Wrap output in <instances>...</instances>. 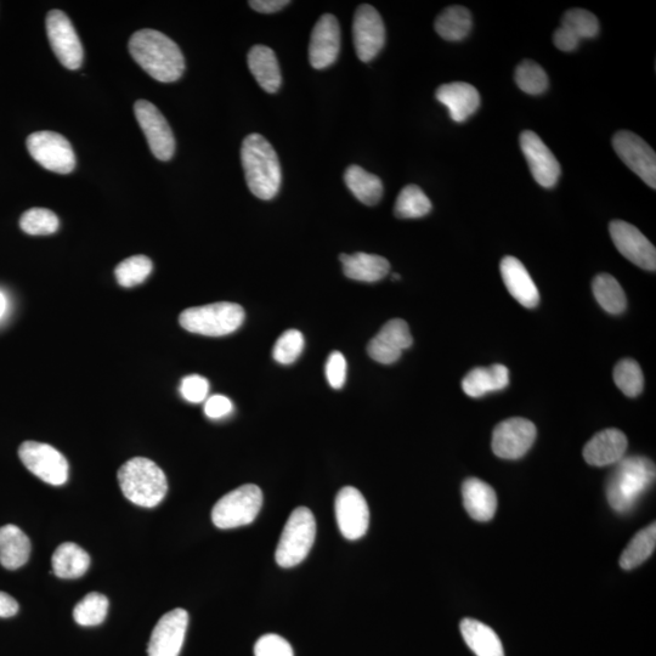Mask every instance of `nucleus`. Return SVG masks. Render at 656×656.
I'll return each mask as SVG.
<instances>
[{
  "mask_svg": "<svg viewBox=\"0 0 656 656\" xmlns=\"http://www.w3.org/2000/svg\"><path fill=\"white\" fill-rule=\"evenodd\" d=\"M336 518L339 530L347 540L365 536L370 525V510L365 497L353 486H346L336 497Z\"/></svg>",
  "mask_w": 656,
  "mask_h": 656,
  "instance_id": "2eb2a0df",
  "label": "nucleus"
},
{
  "mask_svg": "<svg viewBox=\"0 0 656 656\" xmlns=\"http://www.w3.org/2000/svg\"><path fill=\"white\" fill-rule=\"evenodd\" d=\"M152 273V262L146 256H134L117 265L115 275L118 284L132 288L143 284Z\"/></svg>",
  "mask_w": 656,
  "mask_h": 656,
  "instance_id": "ea45409f",
  "label": "nucleus"
},
{
  "mask_svg": "<svg viewBox=\"0 0 656 656\" xmlns=\"http://www.w3.org/2000/svg\"><path fill=\"white\" fill-rule=\"evenodd\" d=\"M439 103L448 107L452 121L462 123L477 112L480 106V95L477 88L465 82L444 84L437 90Z\"/></svg>",
  "mask_w": 656,
  "mask_h": 656,
  "instance_id": "b1692460",
  "label": "nucleus"
},
{
  "mask_svg": "<svg viewBox=\"0 0 656 656\" xmlns=\"http://www.w3.org/2000/svg\"><path fill=\"white\" fill-rule=\"evenodd\" d=\"M463 639L477 656H505L497 633L488 625L474 619H463L460 625Z\"/></svg>",
  "mask_w": 656,
  "mask_h": 656,
  "instance_id": "c756f323",
  "label": "nucleus"
},
{
  "mask_svg": "<svg viewBox=\"0 0 656 656\" xmlns=\"http://www.w3.org/2000/svg\"><path fill=\"white\" fill-rule=\"evenodd\" d=\"M519 141L537 184H540L542 188H553L562 173L561 164L557 161L556 156L552 154L539 135L531 130H525L520 134Z\"/></svg>",
  "mask_w": 656,
  "mask_h": 656,
  "instance_id": "f3484780",
  "label": "nucleus"
},
{
  "mask_svg": "<svg viewBox=\"0 0 656 656\" xmlns=\"http://www.w3.org/2000/svg\"><path fill=\"white\" fill-rule=\"evenodd\" d=\"M263 506V492L259 486H240L220 499L213 507L212 520L217 528L228 530L251 524Z\"/></svg>",
  "mask_w": 656,
  "mask_h": 656,
  "instance_id": "0eeeda50",
  "label": "nucleus"
},
{
  "mask_svg": "<svg viewBox=\"0 0 656 656\" xmlns=\"http://www.w3.org/2000/svg\"><path fill=\"white\" fill-rule=\"evenodd\" d=\"M610 236L618 251L638 268L655 271L656 251L646 236L636 226L614 220L609 225Z\"/></svg>",
  "mask_w": 656,
  "mask_h": 656,
  "instance_id": "dca6fc26",
  "label": "nucleus"
},
{
  "mask_svg": "<svg viewBox=\"0 0 656 656\" xmlns=\"http://www.w3.org/2000/svg\"><path fill=\"white\" fill-rule=\"evenodd\" d=\"M463 505L477 522H490L497 510V496L489 484L477 478L467 479L462 485Z\"/></svg>",
  "mask_w": 656,
  "mask_h": 656,
  "instance_id": "393cba45",
  "label": "nucleus"
},
{
  "mask_svg": "<svg viewBox=\"0 0 656 656\" xmlns=\"http://www.w3.org/2000/svg\"><path fill=\"white\" fill-rule=\"evenodd\" d=\"M655 480L654 463L646 457H624L608 480L609 505L619 513L630 512Z\"/></svg>",
  "mask_w": 656,
  "mask_h": 656,
  "instance_id": "7ed1b4c3",
  "label": "nucleus"
},
{
  "mask_svg": "<svg viewBox=\"0 0 656 656\" xmlns=\"http://www.w3.org/2000/svg\"><path fill=\"white\" fill-rule=\"evenodd\" d=\"M535 424L522 417L510 418L495 428L492 451L503 460H518L531 449L536 439Z\"/></svg>",
  "mask_w": 656,
  "mask_h": 656,
  "instance_id": "f8f14e48",
  "label": "nucleus"
},
{
  "mask_svg": "<svg viewBox=\"0 0 656 656\" xmlns=\"http://www.w3.org/2000/svg\"><path fill=\"white\" fill-rule=\"evenodd\" d=\"M241 161L252 194L260 200H273L279 194L282 180L279 157L273 145L263 135H248L242 143Z\"/></svg>",
  "mask_w": 656,
  "mask_h": 656,
  "instance_id": "f03ea898",
  "label": "nucleus"
},
{
  "mask_svg": "<svg viewBox=\"0 0 656 656\" xmlns=\"http://www.w3.org/2000/svg\"><path fill=\"white\" fill-rule=\"evenodd\" d=\"M245 318L241 305L222 302L186 309L179 322L184 330L196 335L223 337L239 330Z\"/></svg>",
  "mask_w": 656,
  "mask_h": 656,
  "instance_id": "39448f33",
  "label": "nucleus"
},
{
  "mask_svg": "<svg viewBox=\"0 0 656 656\" xmlns=\"http://www.w3.org/2000/svg\"><path fill=\"white\" fill-rule=\"evenodd\" d=\"M616 386L626 397L636 398L643 392L644 377L641 366L632 359L621 360L614 370Z\"/></svg>",
  "mask_w": 656,
  "mask_h": 656,
  "instance_id": "58836bf2",
  "label": "nucleus"
},
{
  "mask_svg": "<svg viewBox=\"0 0 656 656\" xmlns=\"http://www.w3.org/2000/svg\"><path fill=\"white\" fill-rule=\"evenodd\" d=\"M7 309L8 299L3 292H0V320H2L5 313H7Z\"/></svg>",
  "mask_w": 656,
  "mask_h": 656,
  "instance_id": "8fccbe9b",
  "label": "nucleus"
},
{
  "mask_svg": "<svg viewBox=\"0 0 656 656\" xmlns=\"http://www.w3.org/2000/svg\"><path fill=\"white\" fill-rule=\"evenodd\" d=\"M393 280H400V275L394 274L393 275Z\"/></svg>",
  "mask_w": 656,
  "mask_h": 656,
  "instance_id": "3c124183",
  "label": "nucleus"
},
{
  "mask_svg": "<svg viewBox=\"0 0 656 656\" xmlns=\"http://www.w3.org/2000/svg\"><path fill=\"white\" fill-rule=\"evenodd\" d=\"M118 483L130 502L146 508L160 505L168 491L166 474L154 461L144 457L124 463L118 471Z\"/></svg>",
  "mask_w": 656,
  "mask_h": 656,
  "instance_id": "20e7f679",
  "label": "nucleus"
},
{
  "mask_svg": "<svg viewBox=\"0 0 656 656\" xmlns=\"http://www.w3.org/2000/svg\"><path fill=\"white\" fill-rule=\"evenodd\" d=\"M656 546V525L650 524L648 528L639 531L633 537L629 546L622 552L620 558V567L625 570H632L652 556Z\"/></svg>",
  "mask_w": 656,
  "mask_h": 656,
  "instance_id": "f704fd0d",
  "label": "nucleus"
},
{
  "mask_svg": "<svg viewBox=\"0 0 656 656\" xmlns=\"http://www.w3.org/2000/svg\"><path fill=\"white\" fill-rule=\"evenodd\" d=\"M502 280L508 292L517 302L525 308H536L540 303V293L537 290L533 277L519 259L505 257L500 265Z\"/></svg>",
  "mask_w": 656,
  "mask_h": 656,
  "instance_id": "5701e85b",
  "label": "nucleus"
},
{
  "mask_svg": "<svg viewBox=\"0 0 656 656\" xmlns=\"http://www.w3.org/2000/svg\"><path fill=\"white\" fill-rule=\"evenodd\" d=\"M347 360L341 352L328 356L325 372L327 382L333 389H342L347 382Z\"/></svg>",
  "mask_w": 656,
  "mask_h": 656,
  "instance_id": "a18cd8bd",
  "label": "nucleus"
},
{
  "mask_svg": "<svg viewBox=\"0 0 656 656\" xmlns=\"http://www.w3.org/2000/svg\"><path fill=\"white\" fill-rule=\"evenodd\" d=\"M33 160L50 172L69 174L76 168V155L64 135L43 130L30 135L26 141Z\"/></svg>",
  "mask_w": 656,
  "mask_h": 656,
  "instance_id": "6e6552de",
  "label": "nucleus"
},
{
  "mask_svg": "<svg viewBox=\"0 0 656 656\" xmlns=\"http://www.w3.org/2000/svg\"><path fill=\"white\" fill-rule=\"evenodd\" d=\"M129 52L141 69L158 82H177L185 71L182 50L162 32L149 28L135 32L130 37Z\"/></svg>",
  "mask_w": 656,
  "mask_h": 656,
  "instance_id": "f257e3e1",
  "label": "nucleus"
},
{
  "mask_svg": "<svg viewBox=\"0 0 656 656\" xmlns=\"http://www.w3.org/2000/svg\"><path fill=\"white\" fill-rule=\"evenodd\" d=\"M473 26L471 11L460 5L446 8L435 21V31L446 41L457 42L465 39Z\"/></svg>",
  "mask_w": 656,
  "mask_h": 656,
  "instance_id": "473e14b6",
  "label": "nucleus"
},
{
  "mask_svg": "<svg viewBox=\"0 0 656 656\" xmlns=\"http://www.w3.org/2000/svg\"><path fill=\"white\" fill-rule=\"evenodd\" d=\"M248 4L251 5L252 9L258 11V13L273 14L287 7L290 2L288 0H252Z\"/></svg>",
  "mask_w": 656,
  "mask_h": 656,
  "instance_id": "de8ad7c7",
  "label": "nucleus"
},
{
  "mask_svg": "<svg viewBox=\"0 0 656 656\" xmlns=\"http://www.w3.org/2000/svg\"><path fill=\"white\" fill-rule=\"evenodd\" d=\"M627 446L629 441L619 429H605L588 441L584 449V457L591 466L616 465L624 458Z\"/></svg>",
  "mask_w": 656,
  "mask_h": 656,
  "instance_id": "4be33fe9",
  "label": "nucleus"
},
{
  "mask_svg": "<svg viewBox=\"0 0 656 656\" xmlns=\"http://www.w3.org/2000/svg\"><path fill=\"white\" fill-rule=\"evenodd\" d=\"M613 145L622 162L650 188L656 189V156L652 147L627 130L615 134Z\"/></svg>",
  "mask_w": 656,
  "mask_h": 656,
  "instance_id": "4468645a",
  "label": "nucleus"
},
{
  "mask_svg": "<svg viewBox=\"0 0 656 656\" xmlns=\"http://www.w3.org/2000/svg\"><path fill=\"white\" fill-rule=\"evenodd\" d=\"M516 83L520 90L530 95H540L548 88V77L535 61L525 60L517 67Z\"/></svg>",
  "mask_w": 656,
  "mask_h": 656,
  "instance_id": "a19ab883",
  "label": "nucleus"
},
{
  "mask_svg": "<svg viewBox=\"0 0 656 656\" xmlns=\"http://www.w3.org/2000/svg\"><path fill=\"white\" fill-rule=\"evenodd\" d=\"M356 55L363 62L376 58L386 44V27L380 13L369 4L356 10L353 22Z\"/></svg>",
  "mask_w": 656,
  "mask_h": 656,
  "instance_id": "ddd939ff",
  "label": "nucleus"
},
{
  "mask_svg": "<svg viewBox=\"0 0 656 656\" xmlns=\"http://www.w3.org/2000/svg\"><path fill=\"white\" fill-rule=\"evenodd\" d=\"M47 33L56 58L67 70L81 69L83 64V47L69 16L64 11L52 10L45 20Z\"/></svg>",
  "mask_w": 656,
  "mask_h": 656,
  "instance_id": "9d476101",
  "label": "nucleus"
},
{
  "mask_svg": "<svg viewBox=\"0 0 656 656\" xmlns=\"http://www.w3.org/2000/svg\"><path fill=\"white\" fill-rule=\"evenodd\" d=\"M59 218L47 208H31L22 214L20 228L27 235L47 236L59 229Z\"/></svg>",
  "mask_w": 656,
  "mask_h": 656,
  "instance_id": "4c0bfd02",
  "label": "nucleus"
},
{
  "mask_svg": "<svg viewBox=\"0 0 656 656\" xmlns=\"http://www.w3.org/2000/svg\"><path fill=\"white\" fill-rule=\"evenodd\" d=\"M341 50V28L335 16L322 15L311 33L309 60L316 70L335 64Z\"/></svg>",
  "mask_w": 656,
  "mask_h": 656,
  "instance_id": "aec40b11",
  "label": "nucleus"
},
{
  "mask_svg": "<svg viewBox=\"0 0 656 656\" xmlns=\"http://www.w3.org/2000/svg\"><path fill=\"white\" fill-rule=\"evenodd\" d=\"M316 537V522L313 512L299 507L288 518L277 545L275 558L281 568H293L308 557Z\"/></svg>",
  "mask_w": 656,
  "mask_h": 656,
  "instance_id": "423d86ee",
  "label": "nucleus"
},
{
  "mask_svg": "<svg viewBox=\"0 0 656 656\" xmlns=\"http://www.w3.org/2000/svg\"><path fill=\"white\" fill-rule=\"evenodd\" d=\"M510 384V371L501 364L477 367L463 378L462 389L468 397L482 398L492 392H500Z\"/></svg>",
  "mask_w": 656,
  "mask_h": 656,
  "instance_id": "a878e982",
  "label": "nucleus"
},
{
  "mask_svg": "<svg viewBox=\"0 0 656 656\" xmlns=\"http://www.w3.org/2000/svg\"><path fill=\"white\" fill-rule=\"evenodd\" d=\"M256 656H294L293 648L284 637L265 635L258 639L254 647Z\"/></svg>",
  "mask_w": 656,
  "mask_h": 656,
  "instance_id": "c03bdc74",
  "label": "nucleus"
},
{
  "mask_svg": "<svg viewBox=\"0 0 656 656\" xmlns=\"http://www.w3.org/2000/svg\"><path fill=\"white\" fill-rule=\"evenodd\" d=\"M432 211V202L420 186L407 185L401 190L395 202L394 214L400 219L426 217Z\"/></svg>",
  "mask_w": 656,
  "mask_h": 656,
  "instance_id": "c9c22d12",
  "label": "nucleus"
},
{
  "mask_svg": "<svg viewBox=\"0 0 656 656\" xmlns=\"http://www.w3.org/2000/svg\"><path fill=\"white\" fill-rule=\"evenodd\" d=\"M305 346L304 336L301 331L288 330L277 339L273 358L281 365H292L301 356Z\"/></svg>",
  "mask_w": 656,
  "mask_h": 656,
  "instance_id": "79ce46f5",
  "label": "nucleus"
},
{
  "mask_svg": "<svg viewBox=\"0 0 656 656\" xmlns=\"http://www.w3.org/2000/svg\"><path fill=\"white\" fill-rule=\"evenodd\" d=\"M248 67L259 87L274 94L282 83L279 61L273 49L265 45H256L248 53Z\"/></svg>",
  "mask_w": 656,
  "mask_h": 656,
  "instance_id": "bb28decb",
  "label": "nucleus"
},
{
  "mask_svg": "<svg viewBox=\"0 0 656 656\" xmlns=\"http://www.w3.org/2000/svg\"><path fill=\"white\" fill-rule=\"evenodd\" d=\"M180 394L191 404H201L208 399L209 382L199 375L186 376L180 384Z\"/></svg>",
  "mask_w": 656,
  "mask_h": 656,
  "instance_id": "37998d69",
  "label": "nucleus"
},
{
  "mask_svg": "<svg viewBox=\"0 0 656 656\" xmlns=\"http://www.w3.org/2000/svg\"><path fill=\"white\" fill-rule=\"evenodd\" d=\"M233 411V401L225 397V395H212V397L206 400L205 414L207 417L212 418V420H220V418L229 416Z\"/></svg>",
  "mask_w": 656,
  "mask_h": 656,
  "instance_id": "49530a36",
  "label": "nucleus"
},
{
  "mask_svg": "<svg viewBox=\"0 0 656 656\" xmlns=\"http://www.w3.org/2000/svg\"><path fill=\"white\" fill-rule=\"evenodd\" d=\"M599 21L590 11L571 9L564 14L562 26L553 35L554 45L562 52H573L581 39L596 37Z\"/></svg>",
  "mask_w": 656,
  "mask_h": 656,
  "instance_id": "412c9836",
  "label": "nucleus"
},
{
  "mask_svg": "<svg viewBox=\"0 0 656 656\" xmlns=\"http://www.w3.org/2000/svg\"><path fill=\"white\" fill-rule=\"evenodd\" d=\"M134 113L152 154L160 161L171 160L175 152V138L166 117L154 104L146 100H138L135 103Z\"/></svg>",
  "mask_w": 656,
  "mask_h": 656,
  "instance_id": "9b49d317",
  "label": "nucleus"
},
{
  "mask_svg": "<svg viewBox=\"0 0 656 656\" xmlns=\"http://www.w3.org/2000/svg\"><path fill=\"white\" fill-rule=\"evenodd\" d=\"M19 604L8 593L0 592V618H11L18 614Z\"/></svg>",
  "mask_w": 656,
  "mask_h": 656,
  "instance_id": "09e8293b",
  "label": "nucleus"
},
{
  "mask_svg": "<svg viewBox=\"0 0 656 656\" xmlns=\"http://www.w3.org/2000/svg\"><path fill=\"white\" fill-rule=\"evenodd\" d=\"M19 456L28 471L44 483L59 486L69 479V462L53 446L37 441H25L20 446Z\"/></svg>",
  "mask_w": 656,
  "mask_h": 656,
  "instance_id": "1a4fd4ad",
  "label": "nucleus"
},
{
  "mask_svg": "<svg viewBox=\"0 0 656 656\" xmlns=\"http://www.w3.org/2000/svg\"><path fill=\"white\" fill-rule=\"evenodd\" d=\"M109 612V599L98 592L89 593L73 609V619L81 626H98L103 624Z\"/></svg>",
  "mask_w": 656,
  "mask_h": 656,
  "instance_id": "e433bc0d",
  "label": "nucleus"
},
{
  "mask_svg": "<svg viewBox=\"0 0 656 656\" xmlns=\"http://www.w3.org/2000/svg\"><path fill=\"white\" fill-rule=\"evenodd\" d=\"M344 182L356 199L366 206H375L382 199V180L360 166H350L344 174Z\"/></svg>",
  "mask_w": 656,
  "mask_h": 656,
  "instance_id": "2f4dec72",
  "label": "nucleus"
},
{
  "mask_svg": "<svg viewBox=\"0 0 656 656\" xmlns=\"http://www.w3.org/2000/svg\"><path fill=\"white\" fill-rule=\"evenodd\" d=\"M53 573L60 579H78L90 567L89 554L73 542H65L56 548L52 557Z\"/></svg>",
  "mask_w": 656,
  "mask_h": 656,
  "instance_id": "7c9ffc66",
  "label": "nucleus"
},
{
  "mask_svg": "<svg viewBox=\"0 0 656 656\" xmlns=\"http://www.w3.org/2000/svg\"><path fill=\"white\" fill-rule=\"evenodd\" d=\"M32 545L28 536L16 525L0 528V564L5 569L16 570L28 562Z\"/></svg>",
  "mask_w": 656,
  "mask_h": 656,
  "instance_id": "c85d7f7f",
  "label": "nucleus"
},
{
  "mask_svg": "<svg viewBox=\"0 0 656 656\" xmlns=\"http://www.w3.org/2000/svg\"><path fill=\"white\" fill-rule=\"evenodd\" d=\"M189 614L184 609H174L157 622L147 647L149 656H179L183 648Z\"/></svg>",
  "mask_w": 656,
  "mask_h": 656,
  "instance_id": "a211bd4d",
  "label": "nucleus"
},
{
  "mask_svg": "<svg viewBox=\"0 0 656 656\" xmlns=\"http://www.w3.org/2000/svg\"><path fill=\"white\" fill-rule=\"evenodd\" d=\"M414 343L409 325L401 319H393L382 327L380 333L373 337L367 347V352L377 363L392 365Z\"/></svg>",
  "mask_w": 656,
  "mask_h": 656,
  "instance_id": "6ab92c4d",
  "label": "nucleus"
},
{
  "mask_svg": "<svg viewBox=\"0 0 656 656\" xmlns=\"http://www.w3.org/2000/svg\"><path fill=\"white\" fill-rule=\"evenodd\" d=\"M343 273L348 277L360 282H377L389 274L390 264L386 258L376 254L355 253L352 256L341 254Z\"/></svg>",
  "mask_w": 656,
  "mask_h": 656,
  "instance_id": "cd10ccee",
  "label": "nucleus"
},
{
  "mask_svg": "<svg viewBox=\"0 0 656 656\" xmlns=\"http://www.w3.org/2000/svg\"><path fill=\"white\" fill-rule=\"evenodd\" d=\"M593 294L601 307L609 314L619 315L624 313L627 307V299L624 290L618 280L612 275L601 274L593 280Z\"/></svg>",
  "mask_w": 656,
  "mask_h": 656,
  "instance_id": "72a5a7b5",
  "label": "nucleus"
}]
</instances>
